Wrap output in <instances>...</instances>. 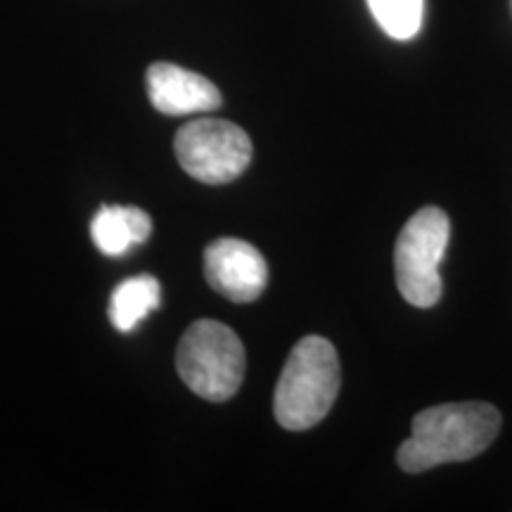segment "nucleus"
Segmentation results:
<instances>
[{"label": "nucleus", "instance_id": "4", "mask_svg": "<svg viewBox=\"0 0 512 512\" xmlns=\"http://www.w3.org/2000/svg\"><path fill=\"white\" fill-rule=\"evenodd\" d=\"M451 240V221L439 207H422L401 228L394 271L401 297L415 309H432L441 299L439 264Z\"/></svg>", "mask_w": 512, "mask_h": 512}, {"label": "nucleus", "instance_id": "6", "mask_svg": "<svg viewBox=\"0 0 512 512\" xmlns=\"http://www.w3.org/2000/svg\"><path fill=\"white\" fill-rule=\"evenodd\" d=\"M204 273L209 285L235 304H249L261 297L268 283L264 254L238 238L211 242L204 252Z\"/></svg>", "mask_w": 512, "mask_h": 512}, {"label": "nucleus", "instance_id": "7", "mask_svg": "<svg viewBox=\"0 0 512 512\" xmlns=\"http://www.w3.org/2000/svg\"><path fill=\"white\" fill-rule=\"evenodd\" d=\"M147 95L155 110L169 117L214 112L223 102L221 91L209 79L171 62L150 64Z\"/></svg>", "mask_w": 512, "mask_h": 512}, {"label": "nucleus", "instance_id": "8", "mask_svg": "<svg viewBox=\"0 0 512 512\" xmlns=\"http://www.w3.org/2000/svg\"><path fill=\"white\" fill-rule=\"evenodd\" d=\"M152 233V221L147 211L138 207L110 204L100 207L91 221V238L95 247L107 256H121L136 245H143Z\"/></svg>", "mask_w": 512, "mask_h": 512}, {"label": "nucleus", "instance_id": "1", "mask_svg": "<svg viewBox=\"0 0 512 512\" xmlns=\"http://www.w3.org/2000/svg\"><path fill=\"white\" fill-rule=\"evenodd\" d=\"M501 425V413L484 401L425 408L413 418L411 437L399 446L396 463L411 475L446 463H465L494 444Z\"/></svg>", "mask_w": 512, "mask_h": 512}, {"label": "nucleus", "instance_id": "10", "mask_svg": "<svg viewBox=\"0 0 512 512\" xmlns=\"http://www.w3.org/2000/svg\"><path fill=\"white\" fill-rule=\"evenodd\" d=\"M368 8L389 38L411 41L422 27L425 0H368Z\"/></svg>", "mask_w": 512, "mask_h": 512}, {"label": "nucleus", "instance_id": "2", "mask_svg": "<svg viewBox=\"0 0 512 512\" xmlns=\"http://www.w3.org/2000/svg\"><path fill=\"white\" fill-rule=\"evenodd\" d=\"M342 384L337 351L325 337L299 339L275 384L273 415L280 427L304 432L316 427L335 406Z\"/></svg>", "mask_w": 512, "mask_h": 512}, {"label": "nucleus", "instance_id": "3", "mask_svg": "<svg viewBox=\"0 0 512 512\" xmlns=\"http://www.w3.org/2000/svg\"><path fill=\"white\" fill-rule=\"evenodd\" d=\"M178 377L207 401H228L245 377L240 337L219 320H197L178 342Z\"/></svg>", "mask_w": 512, "mask_h": 512}, {"label": "nucleus", "instance_id": "9", "mask_svg": "<svg viewBox=\"0 0 512 512\" xmlns=\"http://www.w3.org/2000/svg\"><path fill=\"white\" fill-rule=\"evenodd\" d=\"M162 304V285L155 275H133L112 292L110 320L119 332H131Z\"/></svg>", "mask_w": 512, "mask_h": 512}, {"label": "nucleus", "instance_id": "5", "mask_svg": "<svg viewBox=\"0 0 512 512\" xmlns=\"http://www.w3.org/2000/svg\"><path fill=\"white\" fill-rule=\"evenodd\" d=\"M176 157L185 174L209 185L230 183L252 162V140L226 119H197L176 133Z\"/></svg>", "mask_w": 512, "mask_h": 512}]
</instances>
